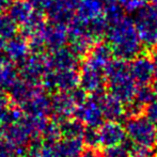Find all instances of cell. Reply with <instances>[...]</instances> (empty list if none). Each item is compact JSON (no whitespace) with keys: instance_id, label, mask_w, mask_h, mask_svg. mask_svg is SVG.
Listing matches in <instances>:
<instances>
[{"instance_id":"cell-24","label":"cell","mask_w":157,"mask_h":157,"mask_svg":"<svg viewBox=\"0 0 157 157\" xmlns=\"http://www.w3.org/2000/svg\"><path fill=\"white\" fill-rule=\"evenodd\" d=\"M59 124H60L62 138H82L87 128V126L77 118H70Z\"/></svg>"},{"instance_id":"cell-46","label":"cell","mask_w":157,"mask_h":157,"mask_svg":"<svg viewBox=\"0 0 157 157\" xmlns=\"http://www.w3.org/2000/svg\"><path fill=\"white\" fill-rule=\"evenodd\" d=\"M74 1H75V2H76V1H77V0H74Z\"/></svg>"},{"instance_id":"cell-2","label":"cell","mask_w":157,"mask_h":157,"mask_svg":"<svg viewBox=\"0 0 157 157\" xmlns=\"http://www.w3.org/2000/svg\"><path fill=\"white\" fill-rule=\"evenodd\" d=\"M105 77L110 94L128 104L134 101L138 85L130 74L129 64L122 59H112L105 67Z\"/></svg>"},{"instance_id":"cell-3","label":"cell","mask_w":157,"mask_h":157,"mask_svg":"<svg viewBox=\"0 0 157 157\" xmlns=\"http://www.w3.org/2000/svg\"><path fill=\"white\" fill-rule=\"evenodd\" d=\"M125 130L129 141L135 145L153 149L157 143V129L147 117L137 116L128 118Z\"/></svg>"},{"instance_id":"cell-42","label":"cell","mask_w":157,"mask_h":157,"mask_svg":"<svg viewBox=\"0 0 157 157\" xmlns=\"http://www.w3.org/2000/svg\"><path fill=\"white\" fill-rule=\"evenodd\" d=\"M151 88H152V90L154 91V93L157 95V79H156V80H154V81H152Z\"/></svg>"},{"instance_id":"cell-5","label":"cell","mask_w":157,"mask_h":157,"mask_svg":"<svg viewBox=\"0 0 157 157\" xmlns=\"http://www.w3.org/2000/svg\"><path fill=\"white\" fill-rule=\"evenodd\" d=\"M79 79L80 76L77 70H47L42 79L41 85L44 90L48 92H68L79 87Z\"/></svg>"},{"instance_id":"cell-11","label":"cell","mask_w":157,"mask_h":157,"mask_svg":"<svg viewBox=\"0 0 157 157\" xmlns=\"http://www.w3.org/2000/svg\"><path fill=\"white\" fill-rule=\"evenodd\" d=\"M79 87L85 90L87 93L94 94L103 91L106 82L105 71L96 68L83 62L79 72Z\"/></svg>"},{"instance_id":"cell-19","label":"cell","mask_w":157,"mask_h":157,"mask_svg":"<svg viewBox=\"0 0 157 157\" xmlns=\"http://www.w3.org/2000/svg\"><path fill=\"white\" fill-rule=\"evenodd\" d=\"M39 11L41 10L35 9L26 0H14L8 9V15L17 26L21 28L27 25Z\"/></svg>"},{"instance_id":"cell-20","label":"cell","mask_w":157,"mask_h":157,"mask_svg":"<svg viewBox=\"0 0 157 157\" xmlns=\"http://www.w3.org/2000/svg\"><path fill=\"white\" fill-rule=\"evenodd\" d=\"M2 137L17 147H26L32 140L31 134L24 123V119L19 122H15L9 125L4 130Z\"/></svg>"},{"instance_id":"cell-14","label":"cell","mask_w":157,"mask_h":157,"mask_svg":"<svg viewBox=\"0 0 157 157\" xmlns=\"http://www.w3.org/2000/svg\"><path fill=\"white\" fill-rule=\"evenodd\" d=\"M130 74L139 86H147L155 76L152 59L145 55H139L129 64Z\"/></svg>"},{"instance_id":"cell-22","label":"cell","mask_w":157,"mask_h":157,"mask_svg":"<svg viewBox=\"0 0 157 157\" xmlns=\"http://www.w3.org/2000/svg\"><path fill=\"white\" fill-rule=\"evenodd\" d=\"M55 145L60 157H80L85 149L82 138H63Z\"/></svg>"},{"instance_id":"cell-6","label":"cell","mask_w":157,"mask_h":157,"mask_svg":"<svg viewBox=\"0 0 157 157\" xmlns=\"http://www.w3.org/2000/svg\"><path fill=\"white\" fill-rule=\"evenodd\" d=\"M17 71L21 79L32 85H41L44 75L47 72L45 55L31 52L23 62L18 64Z\"/></svg>"},{"instance_id":"cell-37","label":"cell","mask_w":157,"mask_h":157,"mask_svg":"<svg viewBox=\"0 0 157 157\" xmlns=\"http://www.w3.org/2000/svg\"><path fill=\"white\" fill-rule=\"evenodd\" d=\"M80 157H104V154L97 147H86Z\"/></svg>"},{"instance_id":"cell-45","label":"cell","mask_w":157,"mask_h":157,"mask_svg":"<svg viewBox=\"0 0 157 157\" xmlns=\"http://www.w3.org/2000/svg\"><path fill=\"white\" fill-rule=\"evenodd\" d=\"M151 1L152 4H154V6H157V0H150Z\"/></svg>"},{"instance_id":"cell-47","label":"cell","mask_w":157,"mask_h":157,"mask_svg":"<svg viewBox=\"0 0 157 157\" xmlns=\"http://www.w3.org/2000/svg\"><path fill=\"white\" fill-rule=\"evenodd\" d=\"M156 157H157V153H156Z\"/></svg>"},{"instance_id":"cell-38","label":"cell","mask_w":157,"mask_h":157,"mask_svg":"<svg viewBox=\"0 0 157 157\" xmlns=\"http://www.w3.org/2000/svg\"><path fill=\"white\" fill-rule=\"evenodd\" d=\"M9 103H10L9 96H6L3 91H0V113H1L6 107H9Z\"/></svg>"},{"instance_id":"cell-33","label":"cell","mask_w":157,"mask_h":157,"mask_svg":"<svg viewBox=\"0 0 157 157\" xmlns=\"http://www.w3.org/2000/svg\"><path fill=\"white\" fill-rule=\"evenodd\" d=\"M154 152L151 147L135 145L130 142V157H153Z\"/></svg>"},{"instance_id":"cell-9","label":"cell","mask_w":157,"mask_h":157,"mask_svg":"<svg viewBox=\"0 0 157 157\" xmlns=\"http://www.w3.org/2000/svg\"><path fill=\"white\" fill-rule=\"evenodd\" d=\"M47 70L64 71V70H77L79 66V58L74 52L66 46L52 50L45 55Z\"/></svg>"},{"instance_id":"cell-28","label":"cell","mask_w":157,"mask_h":157,"mask_svg":"<svg viewBox=\"0 0 157 157\" xmlns=\"http://www.w3.org/2000/svg\"><path fill=\"white\" fill-rule=\"evenodd\" d=\"M103 154L104 157H130V141L129 147L127 141H125L123 144L105 147Z\"/></svg>"},{"instance_id":"cell-10","label":"cell","mask_w":157,"mask_h":157,"mask_svg":"<svg viewBox=\"0 0 157 157\" xmlns=\"http://www.w3.org/2000/svg\"><path fill=\"white\" fill-rule=\"evenodd\" d=\"M52 117L54 121L61 123L64 120L72 118L77 109V105L73 101L70 92L58 91L50 97Z\"/></svg>"},{"instance_id":"cell-34","label":"cell","mask_w":157,"mask_h":157,"mask_svg":"<svg viewBox=\"0 0 157 157\" xmlns=\"http://www.w3.org/2000/svg\"><path fill=\"white\" fill-rule=\"evenodd\" d=\"M144 116L157 126V97L153 99L149 105L145 106L144 108Z\"/></svg>"},{"instance_id":"cell-44","label":"cell","mask_w":157,"mask_h":157,"mask_svg":"<svg viewBox=\"0 0 157 157\" xmlns=\"http://www.w3.org/2000/svg\"><path fill=\"white\" fill-rule=\"evenodd\" d=\"M105 3H114V2H119V0H104Z\"/></svg>"},{"instance_id":"cell-16","label":"cell","mask_w":157,"mask_h":157,"mask_svg":"<svg viewBox=\"0 0 157 157\" xmlns=\"http://www.w3.org/2000/svg\"><path fill=\"white\" fill-rule=\"evenodd\" d=\"M104 0H77L75 16L85 23H90L104 15Z\"/></svg>"},{"instance_id":"cell-32","label":"cell","mask_w":157,"mask_h":157,"mask_svg":"<svg viewBox=\"0 0 157 157\" xmlns=\"http://www.w3.org/2000/svg\"><path fill=\"white\" fill-rule=\"evenodd\" d=\"M149 0H119L118 3L125 12L136 13L147 4Z\"/></svg>"},{"instance_id":"cell-26","label":"cell","mask_w":157,"mask_h":157,"mask_svg":"<svg viewBox=\"0 0 157 157\" xmlns=\"http://www.w3.org/2000/svg\"><path fill=\"white\" fill-rule=\"evenodd\" d=\"M18 26L13 21L9 15L0 14V40L3 42L14 37L17 33Z\"/></svg>"},{"instance_id":"cell-29","label":"cell","mask_w":157,"mask_h":157,"mask_svg":"<svg viewBox=\"0 0 157 157\" xmlns=\"http://www.w3.org/2000/svg\"><path fill=\"white\" fill-rule=\"evenodd\" d=\"M24 147H17L6 141L4 138L0 139V157H23Z\"/></svg>"},{"instance_id":"cell-15","label":"cell","mask_w":157,"mask_h":157,"mask_svg":"<svg viewBox=\"0 0 157 157\" xmlns=\"http://www.w3.org/2000/svg\"><path fill=\"white\" fill-rule=\"evenodd\" d=\"M3 54L12 63H21L31 54L29 41L24 35H15L4 43Z\"/></svg>"},{"instance_id":"cell-31","label":"cell","mask_w":157,"mask_h":157,"mask_svg":"<svg viewBox=\"0 0 157 157\" xmlns=\"http://www.w3.org/2000/svg\"><path fill=\"white\" fill-rule=\"evenodd\" d=\"M82 140L88 147H97L99 145L98 129L93 127H87L82 136Z\"/></svg>"},{"instance_id":"cell-4","label":"cell","mask_w":157,"mask_h":157,"mask_svg":"<svg viewBox=\"0 0 157 157\" xmlns=\"http://www.w3.org/2000/svg\"><path fill=\"white\" fill-rule=\"evenodd\" d=\"M142 45L153 48L157 45V6H143L136 12L134 19Z\"/></svg>"},{"instance_id":"cell-35","label":"cell","mask_w":157,"mask_h":157,"mask_svg":"<svg viewBox=\"0 0 157 157\" xmlns=\"http://www.w3.org/2000/svg\"><path fill=\"white\" fill-rule=\"evenodd\" d=\"M71 94V96H72L73 101H75V104L77 105V107L78 106H80L81 104H83L86 101H87L88 96H87V92L85 91L83 89H81L80 87H77L75 88V89L71 90V91H68Z\"/></svg>"},{"instance_id":"cell-25","label":"cell","mask_w":157,"mask_h":157,"mask_svg":"<svg viewBox=\"0 0 157 157\" xmlns=\"http://www.w3.org/2000/svg\"><path fill=\"white\" fill-rule=\"evenodd\" d=\"M62 138L60 124L56 121H48L41 134V139L44 144H56Z\"/></svg>"},{"instance_id":"cell-12","label":"cell","mask_w":157,"mask_h":157,"mask_svg":"<svg viewBox=\"0 0 157 157\" xmlns=\"http://www.w3.org/2000/svg\"><path fill=\"white\" fill-rule=\"evenodd\" d=\"M99 145L103 147H110L120 145L126 141L125 127L117 121H107L98 127Z\"/></svg>"},{"instance_id":"cell-36","label":"cell","mask_w":157,"mask_h":157,"mask_svg":"<svg viewBox=\"0 0 157 157\" xmlns=\"http://www.w3.org/2000/svg\"><path fill=\"white\" fill-rule=\"evenodd\" d=\"M41 157H60L55 144H44Z\"/></svg>"},{"instance_id":"cell-18","label":"cell","mask_w":157,"mask_h":157,"mask_svg":"<svg viewBox=\"0 0 157 157\" xmlns=\"http://www.w3.org/2000/svg\"><path fill=\"white\" fill-rule=\"evenodd\" d=\"M19 108L23 110L26 116L48 118V116L52 114L50 97L46 94V91L36 94Z\"/></svg>"},{"instance_id":"cell-41","label":"cell","mask_w":157,"mask_h":157,"mask_svg":"<svg viewBox=\"0 0 157 157\" xmlns=\"http://www.w3.org/2000/svg\"><path fill=\"white\" fill-rule=\"evenodd\" d=\"M151 59H152V63H153L154 73H155V76L157 77V50H155V52H153Z\"/></svg>"},{"instance_id":"cell-40","label":"cell","mask_w":157,"mask_h":157,"mask_svg":"<svg viewBox=\"0 0 157 157\" xmlns=\"http://www.w3.org/2000/svg\"><path fill=\"white\" fill-rule=\"evenodd\" d=\"M27 2H29L31 6H34L35 9L37 10H41L42 11V8H43V3L45 0H26Z\"/></svg>"},{"instance_id":"cell-17","label":"cell","mask_w":157,"mask_h":157,"mask_svg":"<svg viewBox=\"0 0 157 157\" xmlns=\"http://www.w3.org/2000/svg\"><path fill=\"white\" fill-rule=\"evenodd\" d=\"M98 98L103 110L104 118L107 121L119 122L125 117V106L121 101L111 94H106L104 91L98 92Z\"/></svg>"},{"instance_id":"cell-1","label":"cell","mask_w":157,"mask_h":157,"mask_svg":"<svg viewBox=\"0 0 157 157\" xmlns=\"http://www.w3.org/2000/svg\"><path fill=\"white\" fill-rule=\"evenodd\" d=\"M105 36L107 44L117 58L128 61L141 54L142 43L134 19L125 15L118 21L108 24Z\"/></svg>"},{"instance_id":"cell-27","label":"cell","mask_w":157,"mask_h":157,"mask_svg":"<svg viewBox=\"0 0 157 157\" xmlns=\"http://www.w3.org/2000/svg\"><path fill=\"white\" fill-rule=\"evenodd\" d=\"M155 96L156 94L154 93L151 87H149V86H140V88H138V90H137L134 101L139 104L141 107L145 108V106L149 105L155 98Z\"/></svg>"},{"instance_id":"cell-23","label":"cell","mask_w":157,"mask_h":157,"mask_svg":"<svg viewBox=\"0 0 157 157\" xmlns=\"http://www.w3.org/2000/svg\"><path fill=\"white\" fill-rule=\"evenodd\" d=\"M18 77V71L14 63L6 57L0 56V91L9 89Z\"/></svg>"},{"instance_id":"cell-21","label":"cell","mask_w":157,"mask_h":157,"mask_svg":"<svg viewBox=\"0 0 157 157\" xmlns=\"http://www.w3.org/2000/svg\"><path fill=\"white\" fill-rule=\"evenodd\" d=\"M112 55L113 52L108 44L97 43L88 54L85 62L96 68L105 71L107 64L112 60Z\"/></svg>"},{"instance_id":"cell-13","label":"cell","mask_w":157,"mask_h":157,"mask_svg":"<svg viewBox=\"0 0 157 157\" xmlns=\"http://www.w3.org/2000/svg\"><path fill=\"white\" fill-rule=\"evenodd\" d=\"M43 91L45 90L42 85H32L23 79L17 78L8 89V96L15 106L21 107L26 101Z\"/></svg>"},{"instance_id":"cell-39","label":"cell","mask_w":157,"mask_h":157,"mask_svg":"<svg viewBox=\"0 0 157 157\" xmlns=\"http://www.w3.org/2000/svg\"><path fill=\"white\" fill-rule=\"evenodd\" d=\"M13 1L14 0H0V14H3V12L8 11Z\"/></svg>"},{"instance_id":"cell-43","label":"cell","mask_w":157,"mask_h":157,"mask_svg":"<svg viewBox=\"0 0 157 157\" xmlns=\"http://www.w3.org/2000/svg\"><path fill=\"white\" fill-rule=\"evenodd\" d=\"M4 43H6V42H3V41H1V40H0V56H1V54L3 52Z\"/></svg>"},{"instance_id":"cell-30","label":"cell","mask_w":157,"mask_h":157,"mask_svg":"<svg viewBox=\"0 0 157 157\" xmlns=\"http://www.w3.org/2000/svg\"><path fill=\"white\" fill-rule=\"evenodd\" d=\"M43 141L42 139H33L29 144L23 150V157H41L42 149H43Z\"/></svg>"},{"instance_id":"cell-7","label":"cell","mask_w":157,"mask_h":157,"mask_svg":"<svg viewBox=\"0 0 157 157\" xmlns=\"http://www.w3.org/2000/svg\"><path fill=\"white\" fill-rule=\"evenodd\" d=\"M75 6L74 0H45L42 12L50 21L67 26L75 16Z\"/></svg>"},{"instance_id":"cell-8","label":"cell","mask_w":157,"mask_h":157,"mask_svg":"<svg viewBox=\"0 0 157 157\" xmlns=\"http://www.w3.org/2000/svg\"><path fill=\"white\" fill-rule=\"evenodd\" d=\"M75 116L87 127L97 128L103 124L104 114L98 98V92L91 94L87 101L78 106L75 111Z\"/></svg>"}]
</instances>
